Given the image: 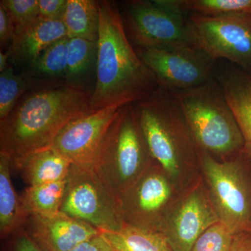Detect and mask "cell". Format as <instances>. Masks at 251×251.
<instances>
[{"mask_svg": "<svg viewBox=\"0 0 251 251\" xmlns=\"http://www.w3.org/2000/svg\"><path fill=\"white\" fill-rule=\"evenodd\" d=\"M96 53L97 42L80 38L69 39L65 83L78 87L77 82L88 72Z\"/></svg>", "mask_w": 251, "mask_h": 251, "instance_id": "7402d4cb", "label": "cell"}, {"mask_svg": "<svg viewBox=\"0 0 251 251\" xmlns=\"http://www.w3.org/2000/svg\"><path fill=\"white\" fill-rule=\"evenodd\" d=\"M121 14L127 35L136 48L194 45L190 34L189 14L178 9L173 0L127 1Z\"/></svg>", "mask_w": 251, "mask_h": 251, "instance_id": "52a82bcc", "label": "cell"}, {"mask_svg": "<svg viewBox=\"0 0 251 251\" xmlns=\"http://www.w3.org/2000/svg\"><path fill=\"white\" fill-rule=\"evenodd\" d=\"M170 92L184 114L199 150L221 158L244 150L242 133L216 75L198 87Z\"/></svg>", "mask_w": 251, "mask_h": 251, "instance_id": "277c9868", "label": "cell"}, {"mask_svg": "<svg viewBox=\"0 0 251 251\" xmlns=\"http://www.w3.org/2000/svg\"><path fill=\"white\" fill-rule=\"evenodd\" d=\"M193 44L214 60L225 59L251 74V13L188 15Z\"/></svg>", "mask_w": 251, "mask_h": 251, "instance_id": "ba28073f", "label": "cell"}, {"mask_svg": "<svg viewBox=\"0 0 251 251\" xmlns=\"http://www.w3.org/2000/svg\"><path fill=\"white\" fill-rule=\"evenodd\" d=\"M97 80L91 110L145 100L160 88L152 72L140 59L127 35L120 9L98 1Z\"/></svg>", "mask_w": 251, "mask_h": 251, "instance_id": "6da1fadb", "label": "cell"}, {"mask_svg": "<svg viewBox=\"0 0 251 251\" xmlns=\"http://www.w3.org/2000/svg\"><path fill=\"white\" fill-rule=\"evenodd\" d=\"M69 37L54 43L39 56L31 67L44 76L65 79L67 72Z\"/></svg>", "mask_w": 251, "mask_h": 251, "instance_id": "cb8c5ba5", "label": "cell"}, {"mask_svg": "<svg viewBox=\"0 0 251 251\" xmlns=\"http://www.w3.org/2000/svg\"><path fill=\"white\" fill-rule=\"evenodd\" d=\"M62 22L69 39L80 38L97 42L99 27L98 1L68 0Z\"/></svg>", "mask_w": 251, "mask_h": 251, "instance_id": "ffe728a7", "label": "cell"}, {"mask_svg": "<svg viewBox=\"0 0 251 251\" xmlns=\"http://www.w3.org/2000/svg\"><path fill=\"white\" fill-rule=\"evenodd\" d=\"M67 179L47 184L29 186L21 197L28 216L49 217L60 212L65 193Z\"/></svg>", "mask_w": 251, "mask_h": 251, "instance_id": "44dd1931", "label": "cell"}, {"mask_svg": "<svg viewBox=\"0 0 251 251\" xmlns=\"http://www.w3.org/2000/svg\"><path fill=\"white\" fill-rule=\"evenodd\" d=\"M135 50L160 88L168 92L198 87L216 75V61L194 45Z\"/></svg>", "mask_w": 251, "mask_h": 251, "instance_id": "30bf717a", "label": "cell"}, {"mask_svg": "<svg viewBox=\"0 0 251 251\" xmlns=\"http://www.w3.org/2000/svg\"><path fill=\"white\" fill-rule=\"evenodd\" d=\"M153 162L133 103L125 105L110 127L94 171L117 200Z\"/></svg>", "mask_w": 251, "mask_h": 251, "instance_id": "5b68a950", "label": "cell"}, {"mask_svg": "<svg viewBox=\"0 0 251 251\" xmlns=\"http://www.w3.org/2000/svg\"><path fill=\"white\" fill-rule=\"evenodd\" d=\"M216 78L222 87L225 96L242 133L244 151L251 159V80L245 72L226 68Z\"/></svg>", "mask_w": 251, "mask_h": 251, "instance_id": "2e32d148", "label": "cell"}, {"mask_svg": "<svg viewBox=\"0 0 251 251\" xmlns=\"http://www.w3.org/2000/svg\"><path fill=\"white\" fill-rule=\"evenodd\" d=\"M60 211L100 232L117 231L125 225L117 198L92 167L72 165Z\"/></svg>", "mask_w": 251, "mask_h": 251, "instance_id": "9c48e42d", "label": "cell"}, {"mask_svg": "<svg viewBox=\"0 0 251 251\" xmlns=\"http://www.w3.org/2000/svg\"><path fill=\"white\" fill-rule=\"evenodd\" d=\"M11 161L6 153L0 152V234L5 237L16 232L27 223L21 197L13 186Z\"/></svg>", "mask_w": 251, "mask_h": 251, "instance_id": "ac0fdd59", "label": "cell"}, {"mask_svg": "<svg viewBox=\"0 0 251 251\" xmlns=\"http://www.w3.org/2000/svg\"><path fill=\"white\" fill-rule=\"evenodd\" d=\"M16 27V34L39 16V0H1Z\"/></svg>", "mask_w": 251, "mask_h": 251, "instance_id": "4316f807", "label": "cell"}, {"mask_svg": "<svg viewBox=\"0 0 251 251\" xmlns=\"http://www.w3.org/2000/svg\"><path fill=\"white\" fill-rule=\"evenodd\" d=\"M14 251H43L27 233L18 236L14 243Z\"/></svg>", "mask_w": 251, "mask_h": 251, "instance_id": "4dcf8cb0", "label": "cell"}, {"mask_svg": "<svg viewBox=\"0 0 251 251\" xmlns=\"http://www.w3.org/2000/svg\"><path fill=\"white\" fill-rule=\"evenodd\" d=\"M122 107L112 105L92 110L75 119L63 128L50 148L62 153L75 166L93 168L110 127Z\"/></svg>", "mask_w": 251, "mask_h": 251, "instance_id": "7c38bea8", "label": "cell"}, {"mask_svg": "<svg viewBox=\"0 0 251 251\" xmlns=\"http://www.w3.org/2000/svg\"><path fill=\"white\" fill-rule=\"evenodd\" d=\"M70 251H114L101 233L80 243Z\"/></svg>", "mask_w": 251, "mask_h": 251, "instance_id": "f546056e", "label": "cell"}, {"mask_svg": "<svg viewBox=\"0 0 251 251\" xmlns=\"http://www.w3.org/2000/svg\"><path fill=\"white\" fill-rule=\"evenodd\" d=\"M27 232L43 251H70L100 231L80 220L59 212L49 217L29 216Z\"/></svg>", "mask_w": 251, "mask_h": 251, "instance_id": "5bb4252c", "label": "cell"}, {"mask_svg": "<svg viewBox=\"0 0 251 251\" xmlns=\"http://www.w3.org/2000/svg\"><path fill=\"white\" fill-rule=\"evenodd\" d=\"M186 14L219 16L237 13H251V0H173Z\"/></svg>", "mask_w": 251, "mask_h": 251, "instance_id": "603a6c76", "label": "cell"}, {"mask_svg": "<svg viewBox=\"0 0 251 251\" xmlns=\"http://www.w3.org/2000/svg\"><path fill=\"white\" fill-rule=\"evenodd\" d=\"M199 161L219 221L234 234L251 232V179L244 163L219 161L201 150Z\"/></svg>", "mask_w": 251, "mask_h": 251, "instance_id": "8992f818", "label": "cell"}, {"mask_svg": "<svg viewBox=\"0 0 251 251\" xmlns=\"http://www.w3.org/2000/svg\"><path fill=\"white\" fill-rule=\"evenodd\" d=\"M67 36V29L62 21L39 16L16 33L9 49L10 57L18 64L31 66L44 50Z\"/></svg>", "mask_w": 251, "mask_h": 251, "instance_id": "9a60e30c", "label": "cell"}, {"mask_svg": "<svg viewBox=\"0 0 251 251\" xmlns=\"http://www.w3.org/2000/svg\"><path fill=\"white\" fill-rule=\"evenodd\" d=\"M16 36V27L7 11L0 4V43L1 47L12 44Z\"/></svg>", "mask_w": 251, "mask_h": 251, "instance_id": "f1b7e54d", "label": "cell"}, {"mask_svg": "<svg viewBox=\"0 0 251 251\" xmlns=\"http://www.w3.org/2000/svg\"><path fill=\"white\" fill-rule=\"evenodd\" d=\"M91 96L66 83L28 96L0 122V152L8 155L13 164L50 146L66 126L92 111Z\"/></svg>", "mask_w": 251, "mask_h": 251, "instance_id": "7a4b0ae2", "label": "cell"}, {"mask_svg": "<svg viewBox=\"0 0 251 251\" xmlns=\"http://www.w3.org/2000/svg\"><path fill=\"white\" fill-rule=\"evenodd\" d=\"M234 234L221 221L206 229L191 251H229Z\"/></svg>", "mask_w": 251, "mask_h": 251, "instance_id": "484cf974", "label": "cell"}, {"mask_svg": "<svg viewBox=\"0 0 251 251\" xmlns=\"http://www.w3.org/2000/svg\"><path fill=\"white\" fill-rule=\"evenodd\" d=\"M68 0H39V16L52 20L63 21Z\"/></svg>", "mask_w": 251, "mask_h": 251, "instance_id": "83f0119b", "label": "cell"}, {"mask_svg": "<svg viewBox=\"0 0 251 251\" xmlns=\"http://www.w3.org/2000/svg\"><path fill=\"white\" fill-rule=\"evenodd\" d=\"M100 233L114 251H173L161 232L125 225L118 230Z\"/></svg>", "mask_w": 251, "mask_h": 251, "instance_id": "d6986e66", "label": "cell"}, {"mask_svg": "<svg viewBox=\"0 0 251 251\" xmlns=\"http://www.w3.org/2000/svg\"><path fill=\"white\" fill-rule=\"evenodd\" d=\"M27 87V81L12 67L0 73V122L7 118Z\"/></svg>", "mask_w": 251, "mask_h": 251, "instance_id": "d4e9b609", "label": "cell"}, {"mask_svg": "<svg viewBox=\"0 0 251 251\" xmlns=\"http://www.w3.org/2000/svg\"><path fill=\"white\" fill-rule=\"evenodd\" d=\"M249 76H250L251 80V74H249Z\"/></svg>", "mask_w": 251, "mask_h": 251, "instance_id": "836d02e7", "label": "cell"}, {"mask_svg": "<svg viewBox=\"0 0 251 251\" xmlns=\"http://www.w3.org/2000/svg\"><path fill=\"white\" fill-rule=\"evenodd\" d=\"M229 251H251V232L234 234Z\"/></svg>", "mask_w": 251, "mask_h": 251, "instance_id": "1f68e13d", "label": "cell"}, {"mask_svg": "<svg viewBox=\"0 0 251 251\" xmlns=\"http://www.w3.org/2000/svg\"><path fill=\"white\" fill-rule=\"evenodd\" d=\"M173 195L169 177L153 162L133 186L117 198L125 225L161 232Z\"/></svg>", "mask_w": 251, "mask_h": 251, "instance_id": "8fae6325", "label": "cell"}, {"mask_svg": "<svg viewBox=\"0 0 251 251\" xmlns=\"http://www.w3.org/2000/svg\"><path fill=\"white\" fill-rule=\"evenodd\" d=\"M150 153L167 176L176 179L199 148L179 105L171 92L159 88L133 103Z\"/></svg>", "mask_w": 251, "mask_h": 251, "instance_id": "3957f363", "label": "cell"}, {"mask_svg": "<svg viewBox=\"0 0 251 251\" xmlns=\"http://www.w3.org/2000/svg\"><path fill=\"white\" fill-rule=\"evenodd\" d=\"M219 219L209 198L202 188L186 195L171 216H166L161 232L173 251H191L203 232Z\"/></svg>", "mask_w": 251, "mask_h": 251, "instance_id": "4fadbf2b", "label": "cell"}, {"mask_svg": "<svg viewBox=\"0 0 251 251\" xmlns=\"http://www.w3.org/2000/svg\"><path fill=\"white\" fill-rule=\"evenodd\" d=\"M10 57V52L9 50L6 52H0V72H4L9 66L8 62Z\"/></svg>", "mask_w": 251, "mask_h": 251, "instance_id": "d6a6232c", "label": "cell"}, {"mask_svg": "<svg viewBox=\"0 0 251 251\" xmlns=\"http://www.w3.org/2000/svg\"><path fill=\"white\" fill-rule=\"evenodd\" d=\"M73 163L52 148L41 149L11 164L17 168L29 186L62 181L67 179Z\"/></svg>", "mask_w": 251, "mask_h": 251, "instance_id": "e0dca14e", "label": "cell"}]
</instances>
